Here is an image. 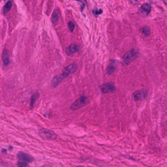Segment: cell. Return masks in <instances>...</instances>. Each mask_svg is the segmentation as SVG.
<instances>
[{
  "label": "cell",
  "mask_w": 167,
  "mask_h": 167,
  "mask_svg": "<svg viewBox=\"0 0 167 167\" xmlns=\"http://www.w3.org/2000/svg\"><path fill=\"white\" fill-rule=\"evenodd\" d=\"M59 18V14L58 12L56 11H54L53 14L52 15V19L53 23H56L58 21Z\"/></svg>",
  "instance_id": "9a60e30c"
},
{
  "label": "cell",
  "mask_w": 167,
  "mask_h": 167,
  "mask_svg": "<svg viewBox=\"0 0 167 167\" xmlns=\"http://www.w3.org/2000/svg\"><path fill=\"white\" fill-rule=\"evenodd\" d=\"M66 77L62 73L59 75H56L52 80V85L53 87H56L58 84L61 83L62 80H63Z\"/></svg>",
  "instance_id": "ba28073f"
},
{
  "label": "cell",
  "mask_w": 167,
  "mask_h": 167,
  "mask_svg": "<svg viewBox=\"0 0 167 167\" xmlns=\"http://www.w3.org/2000/svg\"><path fill=\"white\" fill-rule=\"evenodd\" d=\"M76 70H77V65L76 64L72 63L65 68V69L63 71L62 74H63L65 77H67L70 74L75 72Z\"/></svg>",
  "instance_id": "8992f818"
},
{
  "label": "cell",
  "mask_w": 167,
  "mask_h": 167,
  "mask_svg": "<svg viewBox=\"0 0 167 167\" xmlns=\"http://www.w3.org/2000/svg\"><path fill=\"white\" fill-rule=\"evenodd\" d=\"M115 68V62H114V60H112L111 62H110L106 69V73L108 74H111L113 73Z\"/></svg>",
  "instance_id": "7c38bea8"
},
{
  "label": "cell",
  "mask_w": 167,
  "mask_h": 167,
  "mask_svg": "<svg viewBox=\"0 0 167 167\" xmlns=\"http://www.w3.org/2000/svg\"><path fill=\"white\" fill-rule=\"evenodd\" d=\"M137 56V53L135 50L132 49L126 53L123 57V60L124 63L129 64L132 62Z\"/></svg>",
  "instance_id": "3957f363"
},
{
  "label": "cell",
  "mask_w": 167,
  "mask_h": 167,
  "mask_svg": "<svg viewBox=\"0 0 167 167\" xmlns=\"http://www.w3.org/2000/svg\"><path fill=\"white\" fill-rule=\"evenodd\" d=\"M68 27H69V30L71 32H73L75 28L74 23L72 21H70L68 23Z\"/></svg>",
  "instance_id": "d6986e66"
},
{
  "label": "cell",
  "mask_w": 167,
  "mask_h": 167,
  "mask_svg": "<svg viewBox=\"0 0 167 167\" xmlns=\"http://www.w3.org/2000/svg\"><path fill=\"white\" fill-rule=\"evenodd\" d=\"M79 50V46L77 45L76 44H71L66 49V54L69 56V55H72V54H73L74 53L77 52Z\"/></svg>",
  "instance_id": "9c48e42d"
},
{
  "label": "cell",
  "mask_w": 167,
  "mask_h": 167,
  "mask_svg": "<svg viewBox=\"0 0 167 167\" xmlns=\"http://www.w3.org/2000/svg\"><path fill=\"white\" fill-rule=\"evenodd\" d=\"M102 9H98V8H95L92 11V12L96 16H97L98 15L101 14L102 13Z\"/></svg>",
  "instance_id": "2e32d148"
},
{
  "label": "cell",
  "mask_w": 167,
  "mask_h": 167,
  "mask_svg": "<svg viewBox=\"0 0 167 167\" xmlns=\"http://www.w3.org/2000/svg\"><path fill=\"white\" fill-rule=\"evenodd\" d=\"M39 97V94L38 93L34 94L33 95V96H31V108H33L34 104Z\"/></svg>",
  "instance_id": "5bb4252c"
},
{
  "label": "cell",
  "mask_w": 167,
  "mask_h": 167,
  "mask_svg": "<svg viewBox=\"0 0 167 167\" xmlns=\"http://www.w3.org/2000/svg\"><path fill=\"white\" fill-rule=\"evenodd\" d=\"M100 89L102 93L105 94L114 91L115 89V87L113 83L110 82V83H105L101 86Z\"/></svg>",
  "instance_id": "5b68a950"
},
{
  "label": "cell",
  "mask_w": 167,
  "mask_h": 167,
  "mask_svg": "<svg viewBox=\"0 0 167 167\" xmlns=\"http://www.w3.org/2000/svg\"><path fill=\"white\" fill-rule=\"evenodd\" d=\"M17 167H28V163L18 161V162L17 163Z\"/></svg>",
  "instance_id": "e0dca14e"
},
{
  "label": "cell",
  "mask_w": 167,
  "mask_h": 167,
  "mask_svg": "<svg viewBox=\"0 0 167 167\" xmlns=\"http://www.w3.org/2000/svg\"><path fill=\"white\" fill-rule=\"evenodd\" d=\"M2 58H3L4 65L5 66H7L9 63V55H8V51L6 49L4 50Z\"/></svg>",
  "instance_id": "8fae6325"
},
{
  "label": "cell",
  "mask_w": 167,
  "mask_h": 167,
  "mask_svg": "<svg viewBox=\"0 0 167 167\" xmlns=\"http://www.w3.org/2000/svg\"><path fill=\"white\" fill-rule=\"evenodd\" d=\"M12 4H13L12 2L9 1L7 2V4H5L4 8V10H3V13L5 15L7 14L8 12L9 11V10L11 9Z\"/></svg>",
  "instance_id": "4fadbf2b"
},
{
  "label": "cell",
  "mask_w": 167,
  "mask_h": 167,
  "mask_svg": "<svg viewBox=\"0 0 167 167\" xmlns=\"http://www.w3.org/2000/svg\"><path fill=\"white\" fill-rule=\"evenodd\" d=\"M39 136L43 140H54L57 138V135L53 131L43 128L39 130Z\"/></svg>",
  "instance_id": "6da1fadb"
},
{
  "label": "cell",
  "mask_w": 167,
  "mask_h": 167,
  "mask_svg": "<svg viewBox=\"0 0 167 167\" xmlns=\"http://www.w3.org/2000/svg\"><path fill=\"white\" fill-rule=\"evenodd\" d=\"M17 157L19 161L26 162L27 163H31L34 160L33 156L22 152H19L17 153Z\"/></svg>",
  "instance_id": "277c9868"
},
{
  "label": "cell",
  "mask_w": 167,
  "mask_h": 167,
  "mask_svg": "<svg viewBox=\"0 0 167 167\" xmlns=\"http://www.w3.org/2000/svg\"><path fill=\"white\" fill-rule=\"evenodd\" d=\"M146 93L143 90L136 91L133 94V97L135 100H143L146 97Z\"/></svg>",
  "instance_id": "30bf717a"
},
{
  "label": "cell",
  "mask_w": 167,
  "mask_h": 167,
  "mask_svg": "<svg viewBox=\"0 0 167 167\" xmlns=\"http://www.w3.org/2000/svg\"><path fill=\"white\" fill-rule=\"evenodd\" d=\"M83 167V166H76V167Z\"/></svg>",
  "instance_id": "ffe728a7"
},
{
  "label": "cell",
  "mask_w": 167,
  "mask_h": 167,
  "mask_svg": "<svg viewBox=\"0 0 167 167\" xmlns=\"http://www.w3.org/2000/svg\"><path fill=\"white\" fill-rule=\"evenodd\" d=\"M142 33L146 35H148L150 34V31H149V27H144L142 29Z\"/></svg>",
  "instance_id": "ac0fdd59"
},
{
  "label": "cell",
  "mask_w": 167,
  "mask_h": 167,
  "mask_svg": "<svg viewBox=\"0 0 167 167\" xmlns=\"http://www.w3.org/2000/svg\"><path fill=\"white\" fill-rule=\"evenodd\" d=\"M88 102V99L87 98L84 96H82L78 100L74 102L71 106V109L73 110H75L79 109L80 108L86 105Z\"/></svg>",
  "instance_id": "7a4b0ae2"
},
{
  "label": "cell",
  "mask_w": 167,
  "mask_h": 167,
  "mask_svg": "<svg viewBox=\"0 0 167 167\" xmlns=\"http://www.w3.org/2000/svg\"><path fill=\"white\" fill-rule=\"evenodd\" d=\"M151 11V5L149 4H144L140 8V13L143 16L146 17Z\"/></svg>",
  "instance_id": "52a82bcc"
}]
</instances>
